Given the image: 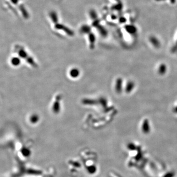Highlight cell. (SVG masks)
Returning a JSON list of instances; mask_svg holds the SVG:
<instances>
[{
    "label": "cell",
    "mask_w": 177,
    "mask_h": 177,
    "mask_svg": "<svg viewBox=\"0 0 177 177\" xmlns=\"http://www.w3.org/2000/svg\"><path fill=\"white\" fill-rule=\"evenodd\" d=\"M123 86V80L121 78H118L116 81V91L118 93H120L122 92Z\"/></svg>",
    "instance_id": "277c9868"
},
{
    "label": "cell",
    "mask_w": 177,
    "mask_h": 177,
    "mask_svg": "<svg viewBox=\"0 0 177 177\" xmlns=\"http://www.w3.org/2000/svg\"><path fill=\"white\" fill-rule=\"evenodd\" d=\"M80 75V71L76 68H74L71 69L69 71V75L72 78H77Z\"/></svg>",
    "instance_id": "5b68a950"
},
{
    "label": "cell",
    "mask_w": 177,
    "mask_h": 177,
    "mask_svg": "<svg viewBox=\"0 0 177 177\" xmlns=\"http://www.w3.org/2000/svg\"><path fill=\"white\" fill-rule=\"evenodd\" d=\"M167 70V68L165 65L164 64H161L158 68V72L160 74L163 75L164 74Z\"/></svg>",
    "instance_id": "52a82bcc"
},
{
    "label": "cell",
    "mask_w": 177,
    "mask_h": 177,
    "mask_svg": "<svg viewBox=\"0 0 177 177\" xmlns=\"http://www.w3.org/2000/svg\"><path fill=\"white\" fill-rule=\"evenodd\" d=\"M16 50L17 51V52L18 53L19 56L22 58L25 59V60H26L29 63V64L33 66H35V63L32 58H31L30 56H29L26 51L22 47L17 46Z\"/></svg>",
    "instance_id": "7a4b0ae2"
},
{
    "label": "cell",
    "mask_w": 177,
    "mask_h": 177,
    "mask_svg": "<svg viewBox=\"0 0 177 177\" xmlns=\"http://www.w3.org/2000/svg\"><path fill=\"white\" fill-rule=\"evenodd\" d=\"M127 150L129 152V166L136 167V165H138V166L140 167L143 163L142 161L145 158L142 147L134 143H130L127 145Z\"/></svg>",
    "instance_id": "6da1fadb"
},
{
    "label": "cell",
    "mask_w": 177,
    "mask_h": 177,
    "mask_svg": "<svg viewBox=\"0 0 177 177\" xmlns=\"http://www.w3.org/2000/svg\"><path fill=\"white\" fill-rule=\"evenodd\" d=\"M31 121L33 123H36L38 121V120H39V117L38 115H33L31 117Z\"/></svg>",
    "instance_id": "8fae6325"
},
{
    "label": "cell",
    "mask_w": 177,
    "mask_h": 177,
    "mask_svg": "<svg viewBox=\"0 0 177 177\" xmlns=\"http://www.w3.org/2000/svg\"><path fill=\"white\" fill-rule=\"evenodd\" d=\"M134 83L132 81L128 82L125 87V92L127 93L131 92L134 88Z\"/></svg>",
    "instance_id": "8992f818"
},
{
    "label": "cell",
    "mask_w": 177,
    "mask_h": 177,
    "mask_svg": "<svg viewBox=\"0 0 177 177\" xmlns=\"http://www.w3.org/2000/svg\"></svg>",
    "instance_id": "5bb4252c"
},
{
    "label": "cell",
    "mask_w": 177,
    "mask_h": 177,
    "mask_svg": "<svg viewBox=\"0 0 177 177\" xmlns=\"http://www.w3.org/2000/svg\"><path fill=\"white\" fill-rule=\"evenodd\" d=\"M60 101H59L58 100H56L53 105V111L55 113H58L60 111Z\"/></svg>",
    "instance_id": "ba28073f"
},
{
    "label": "cell",
    "mask_w": 177,
    "mask_h": 177,
    "mask_svg": "<svg viewBox=\"0 0 177 177\" xmlns=\"http://www.w3.org/2000/svg\"><path fill=\"white\" fill-rule=\"evenodd\" d=\"M150 41L152 43V44L156 48H158L160 46V43L158 40H157L154 38H151L150 39Z\"/></svg>",
    "instance_id": "9c48e42d"
},
{
    "label": "cell",
    "mask_w": 177,
    "mask_h": 177,
    "mask_svg": "<svg viewBox=\"0 0 177 177\" xmlns=\"http://www.w3.org/2000/svg\"><path fill=\"white\" fill-rule=\"evenodd\" d=\"M111 177H120L119 176H118L117 175H116L115 174H114V173H111Z\"/></svg>",
    "instance_id": "7c38bea8"
},
{
    "label": "cell",
    "mask_w": 177,
    "mask_h": 177,
    "mask_svg": "<svg viewBox=\"0 0 177 177\" xmlns=\"http://www.w3.org/2000/svg\"><path fill=\"white\" fill-rule=\"evenodd\" d=\"M174 111L175 113H177V107H175V108H174Z\"/></svg>",
    "instance_id": "4fadbf2b"
},
{
    "label": "cell",
    "mask_w": 177,
    "mask_h": 177,
    "mask_svg": "<svg viewBox=\"0 0 177 177\" xmlns=\"http://www.w3.org/2000/svg\"><path fill=\"white\" fill-rule=\"evenodd\" d=\"M150 126L149 124V121L145 119L143 123L142 126V131L145 134H147L150 132Z\"/></svg>",
    "instance_id": "3957f363"
},
{
    "label": "cell",
    "mask_w": 177,
    "mask_h": 177,
    "mask_svg": "<svg viewBox=\"0 0 177 177\" xmlns=\"http://www.w3.org/2000/svg\"><path fill=\"white\" fill-rule=\"evenodd\" d=\"M20 63V60L17 58H14L12 60V63L14 66L18 65Z\"/></svg>",
    "instance_id": "30bf717a"
}]
</instances>
